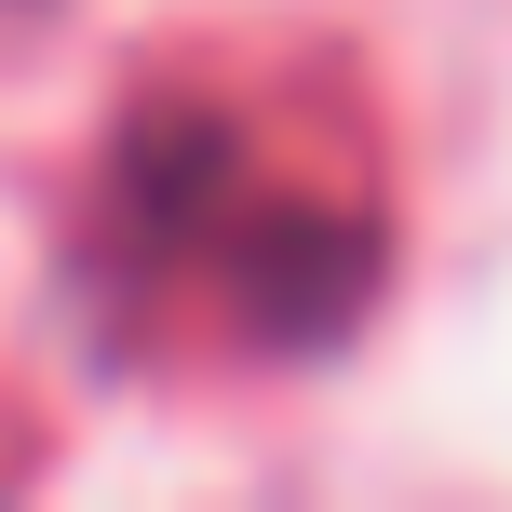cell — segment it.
<instances>
[{
    "mask_svg": "<svg viewBox=\"0 0 512 512\" xmlns=\"http://www.w3.org/2000/svg\"><path fill=\"white\" fill-rule=\"evenodd\" d=\"M122 216L149 243H176L203 270L216 310H243L256 337H310L364 297L378 270V216L337 203V189H297L283 162H256L216 108H149L122 135Z\"/></svg>",
    "mask_w": 512,
    "mask_h": 512,
    "instance_id": "obj_1",
    "label": "cell"
}]
</instances>
